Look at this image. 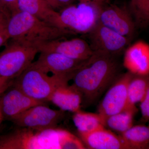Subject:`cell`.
Masks as SVG:
<instances>
[{"mask_svg": "<svg viewBox=\"0 0 149 149\" xmlns=\"http://www.w3.org/2000/svg\"><path fill=\"white\" fill-rule=\"evenodd\" d=\"M115 56L94 52L73 73L72 85L86 103L94 102L117 77L120 66Z\"/></svg>", "mask_w": 149, "mask_h": 149, "instance_id": "cell-1", "label": "cell"}, {"mask_svg": "<svg viewBox=\"0 0 149 149\" xmlns=\"http://www.w3.org/2000/svg\"><path fill=\"white\" fill-rule=\"evenodd\" d=\"M7 28L12 40L35 46L40 43L76 34L68 29L55 27L21 10L12 14Z\"/></svg>", "mask_w": 149, "mask_h": 149, "instance_id": "cell-2", "label": "cell"}, {"mask_svg": "<svg viewBox=\"0 0 149 149\" xmlns=\"http://www.w3.org/2000/svg\"><path fill=\"white\" fill-rule=\"evenodd\" d=\"M69 78L64 76H49L32 64L15 78V86L29 97L44 103L50 101L55 91L68 84Z\"/></svg>", "mask_w": 149, "mask_h": 149, "instance_id": "cell-3", "label": "cell"}, {"mask_svg": "<svg viewBox=\"0 0 149 149\" xmlns=\"http://www.w3.org/2000/svg\"><path fill=\"white\" fill-rule=\"evenodd\" d=\"M38 53L36 46L12 40L0 54V77L15 79L32 64Z\"/></svg>", "mask_w": 149, "mask_h": 149, "instance_id": "cell-4", "label": "cell"}, {"mask_svg": "<svg viewBox=\"0 0 149 149\" xmlns=\"http://www.w3.org/2000/svg\"><path fill=\"white\" fill-rule=\"evenodd\" d=\"M59 147L55 128L37 130L24 128L0 139V149H55Z\"/></svg>", "mask_w": 149, "mask_h": 149, "instance_id": "cell-5", "label": "cell"}, {"mask_svg": "<svg viewBox=\"0 0 149 149\" xmlns=\"http://www.w3.org/2000/svg\"><path fill=\"white\" fill-rule=\"evenodd\" d=\"M103 6L93 3H79L65 7L59 13L62 28L76 33L87 34L99 21Z\"/></svg>", "mask_w": 149, "mask_h": 149, "instance_id": "cell-6", "label": "cell"}, {"mask_svg": "<svg viewBox=\"0 0 149 149\" xmlns=\"http://www.w3.org/2000/svg\"><path fill=\"white\" fill-rule=\"evenodd\" d=\"M88 44L93 52H101L116 56L125 49L130 40L98 22L86 34Z\"/></svg>", "mask_w": 149, "mask_h": 149, "instance_id": "cell-7", "label": "cell"}, {"mask_svg": "<svg viewBox=\"0 0 149 149\" xmlns=\"http://www.w3.org/2000/svg\"><path fill=\"white\" fill-rule=\"evenodd\" d=\"M64 111L56 110L40 104L30 108L11 119L17 125L24 128L43 130L54 128L61 120Z\"/></svg>", "mask_w": 149, "mask_h": 149, "instance_id": "cell-8", "label": "cell"}, {"mask_svg": "<svg viewBox=\"0 0 149 149\" xmlns=\"http://www.w3.org/2000/svg\"><path fill=\"white\" fill-rule=\"evenodd\" d=\"M134 74L129 72L123 74L107 91L98 108V114L104 120L123 110L128 100V88Z\"/></svg>", "mask_w": 149, "mask_h": 149, "instance_id": "cell-9", "label": "cell"}, {"mask_svg": "<svg viewBox=\"0 0 149 149\" xmlns=\"http://www.w3.org/2000/svg\"><path fill=\"white\" fill-rule=\"evenodd\" d=\"M38 59L32 63L45 73L72 78V75L84 61L70 58L52 52H41Z\"/></svg>", "mask_w": 149, "mask_h": 149, "instance_id": "cell-10", "label": "cell"}, {"mask_svg": "<svg viewBox=\"0 0 149 149\" xmlns=\"http://www.w3.org/2000/svg\"><path fill=\"white\" fill-rule=\"evenodd\" d=\"M101 24L129 38L133 36L136 27L128 8L114 5L102 6L99 17Z\"/></svg>", "mask_w": 149, "mask_h": 149, "instance_id": "cell-11", "label": "cell"}, {"mask_svg": "<svg viewBox=\"0 0 149 149\" xmlns=\"http://www.w3.org/2000/svg\"><path fill=\"white\" fill-rule=\"evenodd\" d=\"M61 39L40 43L36 45L39 52H52L61 54L70 58L84 61L93 55L88 42L81 38L61 41Z\"/></svg>", "mask_w": 149, "mask_h": 149, "instance_id": "cell-12", "label": "cell"}, {"mask_svg": "<svg viewBox=\"0 0 149 149\" xmlns=\"http://www.w3.org/2000/svg\"><path fill=\"white\" fill-rule=\"evenodd\" d=\"M44 104L29 97L14 86L0 99V112L10 119L37 105Z\"/></svg>", "mask_w": 149, "mask_h": 149, "instance_id": "cell-13", "label": "cell"}, {"mask_svg": "<svg viewBox=\"0 0 149 149\" xmlns=\"http://www.w3.org/2000/svg\"><path fill=\"white\" fill-rule=\"evenodd\" d=\"M123 65L133 74L149 75L148 44L140 41L129 47L124 54Z\"/></svg>", "mask_w": 149, "mask_h": 149, "instance_id": "cell-14", "label": "cell"}, {"mask_svg": "<svg viewBox=\"0 0 149 149\" xmlns=\"http://www.w3.org/2000/svg\"><path fill=\"white\" fill-rule=\"evenodd\" d=\"M80 135L89 149H128L120 136L104 128Z\"/></svg>", "mask_w": 149, "mask_h": 149, "instance_id": "cell-15", "label": "cell"}, {"mask_svg": "<svg viewBox=\"0 0 149 149\" xmlns=\"http://www.w3.org/2000/svg\"><path fill=\"white\" fill-rule=\"evenodd\" d=\"M18 4L19 10L26 12L42 21L62 28L59 13L55 10L47 0H18Z\"/></svg>", "mask_w": 149, "mask_h": 149, "instance_id": "cell-16", "label": "cell"}, {"mask_svg": "<svg viewBox=\"0 0 149 149\" xmlns=\"http://www.w3.org/2000/svg\"><path fill=\"white\" fill-rule=\"evenodd\" d=\"M63 111L75 113L80 110L83 98L81 93L73 85L68 84L57 88L50 101Z\"/></svg>", "mask_w": 149, "mask_h": 149, "instance_id": "cell-17", "label": "cell"}, {"mask_svg": "<svg viewBox=\"0 0 149 149\" xmlns=\"http://www.w3.org/2000/svg\"><path fill=\"white\" fill-rule=\"evenodd\" d=\"M121 134L120 137L128 149L149 148L148 127L144 125L132 126Z\"/></svg>", "mask_w": 149, "mask_h": 149, "instance_id": "cell-18", "label": "cell"}, {"mask_svg": "<svg viewBox=\"0 0 149 149\" xmlns=\"http://www.w3.org/2000/svg\"><path fill=\"white\" fill-rule=\"evenodd\" d=\"M72 119L79 134L91 133L104 128V123L98 113L80 110L74 113Z\"/></svg>", "mask_w": 149, "mask_h": 149, "instance_id": "cell-19", "label": "cell"}, {"mask_svg": "<svg viewBox=\"0 0 149 149\" xmlns=\"http://www.w3.org/2000/svg\"><path fill=\"white\" fill-rule=\"evenodd\" d=\"M149 90L148 75L134 74L128 84L126 107H136L135 104L141 102Z\"/></svg>", "mask_w": 149, "mask_h": 149, "instance_id": "cell-20", "label": "cell"}, {"mask_svg": "<svg viewBox=\"0 0 149 149\" xmlns=\"http://www.w3.org/2000/svg\"><path fill=\"white\" fill-rule=\"evenodd\" d=\"M135 107H125L122 111L109 116L105 120V126L122 133L133 126V118L137 111Z\"/></svg>", "mask_w": 149, "mask_h": 149, "instance_id": "cell-21", "label": "cell"}, {"mask_svg": "<svg viewBox=\"0 0 149 149\" xmlns=\"http://www.w3.org/2000/svg\"><path fill=\"white\" fill-rule=\"evenodd\" d=\"M136 26H147L149 21V0H131L128 8Z\"/></svg>", "mask_w": 149, "mask_h": 149, "instance_id": "cell-22", "label": "cell"}, {"mask_svg": "<svg viewBox=\"0 0 149 149\" xmlns=\"http://www.w3.org/2000/svg\"><path fill=\"white\" fill-rule=\"evenodd\" d=\"M83 142L71 133L64 130L61 141L60 149H86Z\"/></svg>", "mask_w": 149, "mask_h": 149, "instance_id": "cell-23", "label": "cell"}, {"mask_svg": "<svg viewBox=\"0 0 149 149\" xmlns=\"http://www.w3.org/2000/svg\"><path fill=\"white\" fill-rule=\"evenodd\" d=\"M140 102L142 117L144 121H148L149 118V90Z\"/></svg>", "mask_w": 149, "mask_h": 149, "instance_id": "cell-24", "label": "cell"}, {"mask_svg": "<svg viewBox=\"0 0 149 149\" xmlns=\"http://www.w3.org/2000/svg\"><path fill=\"white\" fill-rule=\"evenodd\" d=\"M1 1L10 11L11 15L19 10L18 7V0H1Z\"/></svg>", "mask_w": 149, "mask_h": 149, "instance_id": "cell-25", "label": "cell"}, {"mask_svg": "<svg viewBox=\"0 0 149 149\" xmlns=\"http://www.w3.org/2000/svg\"><path fill=\"white\" fill-rule=\"evenodd\" d=\"M10 39L7 24H0V47L5 44Z\"/></svg>", "mask_w": 149, "mask_h": 149, "instance_id": "cell-26", "label": "cell"}, {"mask_svg": "<svg viewBox=\"0 0 149 149\" xmlns=\"http://www.w3.org/2000/svg\"><path fill=\"white\" fill-rule=\"evenodd\" d=\"M75 0H52L53 8L64 6L65 7L70 5Z\"/></svg>", "mask_w": 149, "mask_h": 149, "instance_id": "cell-27", "label": "cell"}, {"mask_svg": "<svg viewBox=\"0 0 149 149\" xmlns=\"http://www.w3.org/2000/svg\"><path fill=\"white\" fill-rule=\"evenodd\" d=\"M12 83V80H7L0 77V94L10 87Z\"/></svg>", "mask_w": 149, "mask_h": 149, "instance_id": "cell-28", "label": "cell"}, {"mask_svg": "<svg viewBox=\"0 0 149 149\" xmlns=\"http://www.w3.org/2000/svg\"><path fill=\"white\" fill-rule=\"evenodd\" d=\"M79 3H93L103 6L104 3L107 2L109 0H78Z\"/></svg>", "mask_w": 149, "mask_h": 149, "instance_id": "cell-29", "label": "cell"}, {"mask_svg": "<svg viewBox=\"0 0 149 149\" xmlns=\"http://www.w3.org/2000/svg\"><path fill=\"white\" fill-rule=\"evenodd\" d=\"M10 17L2 12L0 11V24H7Z\"/></svg>", "mask_w": 149, "mask_h": 149, "instance_id": "cell-30", "label": "cell"}, {"mask_svg": "<svg viewBox=\"0 0 149 149\" xmlns=\"http://www.w3.org/2000/svg\"><path fill=\"white\" fill-rule=\"evenodd\" d=\"M0 11L2 12L10 17L11 15L10 11L9 10L8 8L3 3L1 0H0Z\"/></svg>", "mask_w": 149, "mask_h": 149, "instance_id": "cell-31", "label": "cell"}, {"mask_svg": "<svg viewBox=\"0 0 149 149\" xmlns=\"http://www.w3.org/2000/svg\"><path fill=\"white\" fill-rule=\"evenodd\" d=\"M0 115H1V112H0Z\"/></svg>", "mask_w": 149, "mask_h": 149, "instance_id": "cell-32", "label": "cell"}]
</instances>
